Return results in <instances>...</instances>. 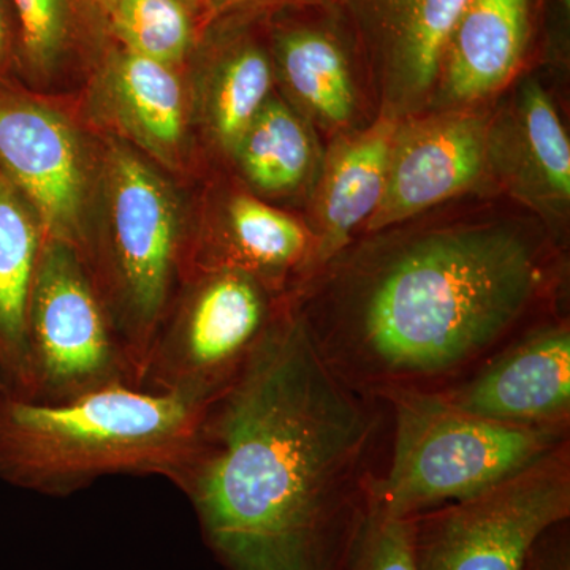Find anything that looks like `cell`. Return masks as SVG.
Segmentation results:
<instances>
[{"instance_id": "26", "label": "cell", "mask_w": 570, "mask_h": 570, "mask_svg": "<svg viewBox=\"0 0 570 570\" xmlns=\"http://www.w3.org/2000/svg\"><path fill=\"white\" fill-rule=\"evenodd\" d=\"M20 32L11 0H0V82L20 81Z\"/></svg>"}, {"instance_id": "20", "label": "cell", "mask_w": 570, "mask_h": 570, "mask_svg": "<svg viewBox=\"0 0 570 570\" xmlns=\"http://www.w3.org/2000/svg\"><path fill=\"white\" fill-rule=\"evenodd\" d=\"M232 153L247 181L268 195L298 189L313 165L306 127L287 105L272 97Z\"/></svg>"}, {"instance_id": "12", "label": "cell", "mask_w": 570, "mask_h": 570, "mask_svg": "<svg viewBox=\"0 0 570 570\" xmlns=\"http://www.w3.org/2000/svg\"><path fill=\"white\" fill-rule=\"evenodd\" d=\"M489 164V129L475 116L450 115L397 127L381 205L366 223L379 232L455 197Z\"/></svg>"}, {"instance_id": "25", "label": "cell", "mask_w": 570, "mask_h": 570, "mask_svg": "<svg viewBox=\"0 0 570 570\" xmlns=\"http://www.w3.org/2000/svg\"><path fill=\"white\" fill-rule=\"evenodd\" d=\"M523 570H570L569 520L540 535L528 553Z\"/></svg>"}, {"instance_id": "14", "label": "cell", "mask_w": 570, "mask_h": 570, "mask_svg": "<svg viewBox=\"0 0 570 570\" xmlns=\"http://www.w3.org/2000/svg\"><path fill=\"white\" fill-rule=\"evenodd\" d=\"M213 269L246 273L277 298L291 302L285 287L292 276L305 275L306 285L316 275V238L294 217L250 195H236L228 204L224 230L187 247L186 277Z\"/></svg>"}, {"instance_id": "15", "label": "cell", "mask_w": 570, "mask_h": 570, "mask_svg": "<svg viewBox=\"0 0 570 570\" xmlns=\"http://www.w3.org/2000/svg\"><path fill=\"white\" fill-rule=\"evenodd\" d=\"M97 85L100 108L122 137L165 167H183L187 102L178 69L119 45L105 59Z\"/></svg>"}, {"instance_id": "16", "label": "cell", "mask_w": 570, "mask_h": 570, "mask_svg": "<svg viewBox=\"0 0 570 570\" xmlns=\"http://www.w3.org/2000/svg\"><path fill=\"white\" fill-rule=\"evenodd\" d=\"M540 0H468L450 32L441 78L460 102L482 99L513 77L534 33Z\"/></svg>"}, {"instance_id": "24", "label": "cell", "mask_w": 570, "mask_h": 570, "mask_svg": "<svg viewBox=\"0 0 570 570\" xmlns=\"http://www.w3.org/2000/svg\"><path fill=\"white\" fill-rule=\"evenodd\" d=\"M343 570H420L414 521L393 519L371 505Z\"/></svg>"}, {"instance_id": "13", "label": "cell", "mask_w": 570, "mask_h": 570, "mask_svg": "<svg viewBox=\"0 0 570 570\" xmlns=\"http://www.w3.org/2000/svg\"><path fill=\"white\" fill-rule=\"evenodd\" d=\"M266 37L275 69L322 122L341 126L354 115L351 31L326 0H296L268 13Z\"/></svg>"}, {"instance_id": "8", "label": "cell", "mask_w": 570, "mask_h": 570, "mask_svg": "<svg viewBox=\"0 0 570 570\" xmlns=\"http://www.w3.org/2000/svg\"><path fill=\"white\" fill-rule=\"evenodd\" d=\"M33 403L126 384L132 374L80 250L45 239L28 314Z\"/></svg>"}, {"instance_id": "11", "label": "cell", "mask_w": 570, "mask_h": 570, "mask_svg": "<svg viewBox=\"0 0 570 570\" xmlns=\"http://www.w3.org/2000/svg\"><path fill=\"white\" fill-rule=\"evenodd\" d=\"M346 22L393 110L422 104L441 78L445 47L468 0H326Z\"/></svg>"}, {"instance_id": "19", "label": "cell", "mask_w": 570, "mask_h": 570, "mask_svg": "<svg viewBox=\"0 0 570 570\" xmlns=\"http://www.w3.org/2000/svg\"><path fill=\"white\" fill-rule=\"evenodd\" d=\"M254 18H223L228 24H208L216 37L212 45L206 119L216 141L228 151L268 102L275 80L268 41L258 39L250 28Z\"/></svg>"}, {"instance_id": "17", "label": "cell", "mask_w": 570, "mask_h": 570, "mask_svg": "<svg viewBox=\"0 0 570 570\" xmlns=\"http://www.w3.org/2000/svg\"><path fill=\"white\" fill-rule=\"evenodd\" d=\"M45 234L39 217L0 174V393L31 401L28 314Z\"/></svg>"}, {"instance_id": "2", "label": "cell", "mask_w": 570, "mask_h": 570, "mask_svg": "<svg viewBox=\"0 0 570 570\" xmlns=\"http://www.w3.org/2000/svg\"><path fill=\"white\" fill-rule=\"evenodd\" d=\"M557 262L512 223L433 228L341 250L294 306L326 365L379 397L441 392L539 324Z\"/></svg>"}, {"instance_id": "10", "label": "cell", "mask_w": 570, "mask_h": 570, "mask_svg": "<svg viewBox=\"0 0 570 570\" xmlns=\"http://www.w3.org/2000/svg\"><path fill=\"white\" fill-rule=\"evenodd\" d=\"M434 393L490 422L570 431L569 322H539L474 373Z\"/></svg>"}, {"instance_id": "18", "label": "cell", "mask_w": 570, "mask_h": 570, "mask_svg": "<svg viewBox=\"0 0 570 570\" xmlns=\"http://www.w3.org/2000/svg\"><path fill=\"white\" fill-rule=\"evenodd\" d=\"M396 129L392 118H384L333 149L322 189L317 272L347 249L356 228L366 224L381 205Z\"/></svg>"}, {"instance_id": "23", "label": "cell", "mask_w": 570, "mask_h": 570, "mask_svg": "<svg viewBox=\"0 0 570 570\" xmlns=\"http://www.w3.org/2000/svg\"><path fill=\"white\" fill-rule=\"evenodd\" d=\"M20 32L18 78L43 85L73 50L89 0H11Z\"/></svg>"}, {"instance_id": "29", "label": "cell", "mask_w": 570, "mask_h": 570, "mask_svg": "<svg viewBox=\"0 0 570 570\" xmlns=\"http://www.w3.org/2000/svg\"><path fill=\"white\" fill-rule=\"evenodd\" d=\"M99 2V0H89V3H91L92 9L96 7V3Z\"/></svg>"}, {"instance_id": "28", "label": "cell", "mask_w": 570, "mask_h": 570, "mask_svg": "<svg viewBox=\"0 0 570 570\" xmlns=\"http://www.w3.org/2000/svg\"><path fill=\"white\" fill-rule=\"evenodd\" d=\"M184 2L189 3V6L200 14L202 20L205 21L206 26L209 24L208 0H184Z\"/></svg>"}, {"instance_id": "27", "label": "cell", "mask_w": 570, "mask_h": 570, "mask_svg": "<svg viewBox=\"0 0 570 570\" xmlns=\"http://www.w3.org/2000/svg\"><path fill=\"white\" fill-rule=\"evenodd\" d=\"M296 0H208L209 22L232 17H261Z\"/></svg>"}, {"instance_id": "22", "label": "cell", "mask_w": 570, "mask_h": 570, "mask_svg": "<svg viewBox=\"0 0 570 570\" xmlns=\"http://www.w3.org/2000/svg\"><path fill=\"white\" fill-rule=\"evenodd\" d=\"M515 129L520 181L542 200L569 204V138L539 82H524L517 104Z\"/></svg>"}, {"instance_id": "5", "label": "cell", "mask_w": 570, "mask_h": 570, "mask_svg": "<svg viewBox=\"0 0 570 570\" xmlns=\"http://www.w3.org/2000/svg\"><path fill=\"white\" fill-rule=\"evenodd\" d=\"M381 400L392 417V449L370 499L393 519L414 520L475 497L570 442V431L490 422L436 393L393 392Z\"/></svg>"}, {"instance_id": "9", "label": "cell", "mask_w": 570, "mask_h": 570, "mask_svg": "<svg viewBox=\"0 0 570 570\" xmlns=\"http://www.w3.org/2000/svg\"><path fill=\"white\" fill-rule=\"evenodd\" d=\"M0 174L26 198L45 239L82 249L91 179L80 137L18 81L0 82Z\"/></svg>"}, {"instance_id": "21", "label": "cell", "mask_w": 570, "mask_h": 570, "mask_svg": "<svg viewBox=\"0 0 570 570\" xmlns=\"http://www.w3.org/2000/svg\"><path fill=\"white\" fill-rule=\"evenodd\" d=\"M94 10L122 48L174 69L189 59L206 28L184 0H99Z\"/></svg>"}, {"instance_id": "4", "label": "cell", "mask_w": 570, "mask_h": 570, "mask_svg": "<svg viewBox=\"0 0 570 570\" xmlns=\"http://www.w3.org/2000/svg\"><path fill=\"white\" fill-rule=\"evenodd\" d=\"M99 189L102 216L80 254L138 389L186 276L187 239L170 184L129 146L108 145Z\"/></svg>"}, {"instance_id": "6", "label": "cell", "mask_w": 570, "mask_h": 570, "mask_svg": "<svg viewBox=\"0 0 570 570\" xmlns=\"http://www.w3.org/2000/svg\"><path fill=\"white\" fill-rule=\"evenodd\" d=\"M288 303L236 269L194 273L160 325L138 389L213 403L242 374Z\"/></svg>"}, {"instance_id": "7", "label": "cell", "mask_w": 570, "mask_h": 570, "mask_svg": "<svg viewBox=\"0 0 570 570\" xmlns=\"http://www.w3.org/2000/svg\"><path fill=\"white\" fill-rule=\"evenodd\" d=\"M570 519V442L491 489L414 519L420 570H523L543 532Z\"/></svg>"}, {"instance_id": "3", "label": "cell", "mask_w": 570, "mask_h": 570, "mask_svg": "<svg viewBox=\"0 0 570 570\" xmlns=\"http://www.w3.org/2000/svg\"><path fill=\"white\" fill-rule=\"evenodd\" d=\"M209 404L126 384L56 404L0 393V480L45 497L121 474L159 475L179 489Z\"/></svg>"}, {"instance_id": "1", "label": "cell", "mask_w": 570, "mask_h": 570, "mask_svg": "<svg viewBox=\"0 0 570 570\" xmlns=\"http://www.w3.org/2000/svg\"><path fill=\"white\" fill-rule=\"evenodd\" d=\"M387 403L337 377L285 307L206 409L179 490L224 570H343L371 509Z\"/></svg>"}]
</instances>
